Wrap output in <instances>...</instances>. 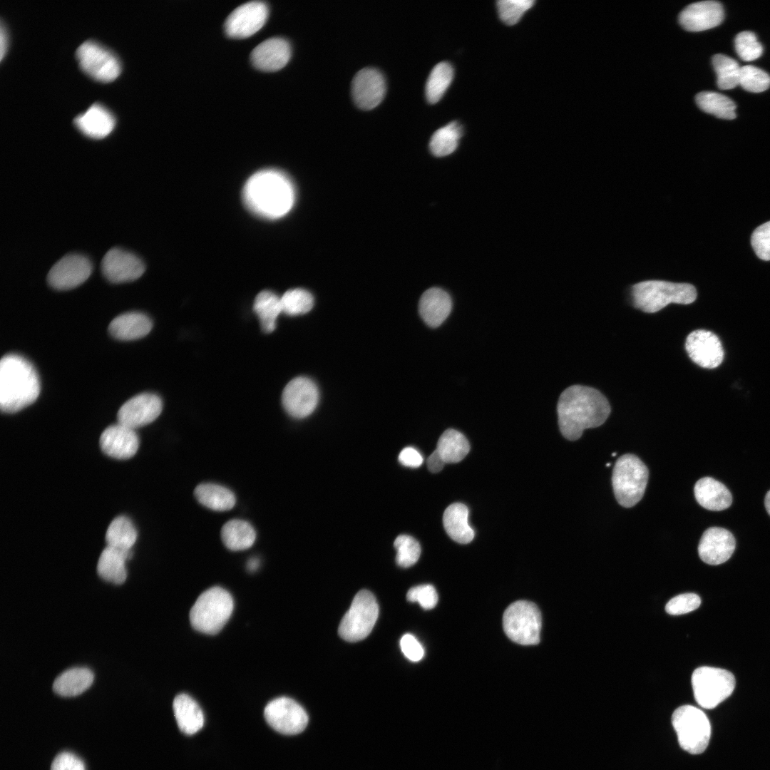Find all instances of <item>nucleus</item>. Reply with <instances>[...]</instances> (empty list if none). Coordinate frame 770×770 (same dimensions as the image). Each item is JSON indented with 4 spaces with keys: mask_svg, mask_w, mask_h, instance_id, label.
Segmentation results:
<instances>
[{
    "mask_svg": "<svg viewBox=\"0 0 770 770\" xmlns=\"http://www.w3.org/2000/svg\"><path fill=\"white\" fill-rule=\"evenodd\" d=\"M648 475L647 466L633 454H625L617 460L612 483L615 498L622 506L632 507L642 499Z\"/></svg>",
    "mask_w": 770,
    "mask_h": 770,
    "instance_id": "obj_6",
    "label": "nucleus"
},
{
    "mask_svg": "<svg viewBox=\"0 0 770 770\" xmlns=\"http://www.w3.org/2000/svg\"><path fill=\"white\" fill-rule=\"evenodd\" d=\"M145 270V265L140 258L119 247L110 249L101 262L102 273L112 283L134 281L143 274Z\"/></svg>",
    "mask_w": 770,
    "mask_h": 770,
    "instance_id": "obj_16",
    "label": "nucleus"
},
{
    "mask_svg": "<svg viewBox=\"0 0 770 770\" xmlns=\"http://www.w3.org/2000/svg\"><path fill=\"white\" fill-rule=\"evenodd\" d=\"M0 31V57L1 59H2L6 51L8 40L6 31L2 24L1 25Z\"/></svg>",
    "mask_w": 770,
    "mask_h": 770,
    "instance_id": "obj_53",
    "label": "nucleus"
},
{
    "mask_svg": "<svg viewBox=\"0 0 770 770\" xmlns=\"http://www.w3.org/2000/svg\"><path fill=\"white\" fill-rule=\"evenodd\" d=\"M610 465H611V463H610L606 464L607 466H610Z\"/></svg>",
    "mask_w": 770,
    "mask_h": 770,
    "instance_id": "obj_57",
    "label": "nucleus"
},
{
    "mask_svg": "<svg viewBox=\"0 0 770 770\" xmlns=\"http://www.w3.org/2000/svg\"><path fill=\"white\" fill-rule=\"evenodd\" d=\"M400 647L406 658L412 662L420 661L424 650L418 640L411 634H405L400 640Z\"/></svg>",
    "mask_w": 770,
    "mask_h": 770,
    "instance_id": "obj_50",
    "label": "nucleus"
},
{
    "mask_svg": "<svg viewBox=\"0 0 770 770\" xmlns=\"http://www.w3.org/2000/svg\"><path fill=\"white\" fill-rule=\"evenodd\" d=\"M735 546L732 533L722 528L712 527L704 532L698 545V553L702 561L717 565L729 559Z\"/></svg>",
    "mask_w": 770,
    "mask_h": 770,
    "instance_id": "obj_20",
    "label": "nucleus"
},
{
    "mask_svg": "<svg viewBox=\"0 0 770 770\" xmlns=\"http://www.w3.org/2000/svg\"><path fill=\"white\" fill-rule=\"evenodd\" d=\"M396 550V563L403 568L414 565L421 555V546L413 537L407 535H399L394 541Z\"/></svg>",
    "mask_w": 770,
    "mask_h": 770,
    "instance_id": "obj_42",
    "label": "nucleus"
},
{
    "mask_svg": "<svg viewBox=\"0 0 770 770\" xmlns=\"http://www.w3.org/2000/svg\"><path fill=\"white\" fill-rule=\"evenodd\" d=\"M74 123L86 135L93 138H102L113 130L115 118L108 109L95 103L78 115Z\"/></svg>",
    "mask_w": 770,
    "mask_h": 770,
    "instance_id": "obj_25",
    "label": "nucleus"
},
{
    "mask_svg": "<svg viewBox=\"0 0 770 770\" xmlns=\"http://www.w3.org/2000/svg\"><path fill=\"white\" fill-rule=\"evenodd\" d=\"M463 135L462 126L453 121L437 130L432 135L429 148L433 155L443 157L451 154L458 147Z\"/></svg>",
    "mask_w": 770,
    "mask_h": 770,
    "instance_id": "obj_38",
    "label": "nucleus"
},
{
    "mask_svg": "<svg viewBox=\"0 0 770 770\" xmlns=\"http://www.w3.org/2000/svg\"><path fill=\"white\" fill-rule=\"evenodd\" d=\"M93 679V673L88 668H71L57 677L53 682V689L62 697H75L88 689Z\"/></svg>",
    "mask_w": 770,
    "mask_h": 770,
    "instance_id": "obj_31",
    "label": "nucleus"
},
{
    "mask_svg": "<svg viewBox=\"0 0 770 770\" xmlns=\"http://www.w3.org/2000/svg\"><path fill=\"white\" fill-rule=\"evenodd\" d=\"M195 496L205 507L215 511H227L235 505L234 493L227 488L213 483H204L195 489Z\"/></svg>",
    "mask_w": 770,
    "mask_h": 770,
    "instance_id": "obj_32",
    "label": "nucleus"
},
{
    "mask_svg": "<svg viewBox=\"0 0 770 770\" xmlns=\"http://www.w3.org/2000/svg\"><path fill=\"white\" fill-rule=\"evenodd\" d=\"M130 551H123L107 546L101 553L97 571L101 578L115 585L123 583L127 578L125 561L130 558Z\"/></svg>",
    "mask_w": 770,
    "mask_h": 770,
    "instance_id": "obj_30",
    "label": "nucleus"
},
{
    "mask_svg": "<svg viewBox=\"0 0 770 770\" xmlns=\"http://www.w3.org/2000/svg\"><path fill=\"white\" fill-rule=\"evenodd\" d=\"M739 85L749 92H763L770 86V76L759 68L744 66L741 67Z\"/></svg>",
    "mask_w": 770,
    "mask_h": 770,
    "instance_id": "obj_43",
    "label": "nucleus"
},
{
    "mask_svg": "<svg viewBox=\"0 0 770 770\" xmlns=\"http://www.w3.org/2000/svg\"><path fill=\"white\" fill-rule=\"evenodd\" d=\"M735 50L743 61H751L759 58L763 53V46L758 41L756 35L745 31L739 33L734 40Z\"/></svg>",
    "mask_w": 770,
    "mask_h": 770,
    "instance_id": "obj_45",
    "label": "nucleus"
},
{
    "mask_svg": "<svg viewBox=\"0 0 770 770\" xmlns=\"http://www.w3.org/2000/svg\"><path fill=\"white\" fill-rule=\"evenodd\" d=\"M385 93V79L376 68H363L353 78L352 97L361 109L371 110L376 107L383 100Z\"/></svg>",
    "mask_w": 770,
    "mask_h": 770,
    "instance_id": "obj_19",
    "label": "nucleus"
},
{
    "mask_svg": "<svg viewBox=\"0 0 770 770\" xmlns=\"http://www.w3.org/2000/svg\"><path fill=\"white\" fill-rule=\"evenodd\" d=\"M92 270V264L88 257L80 254H68L50 269L47 282L57 290L71 289L86 282Z\"/></svg>",
    "mask_w": 770,
    "mask_h": 770,
    "instance_id": "obj_13",
    "label": "nucleus"
},
{
    "mask_svg": "<svg viewBox=\"0 0 770 770\" xmlns=\"http://www.w3.org/2000/svg\"><path fill=\"white\" fill-rule=\"evenodd\" d=\"M533 0H500L497 8L500 19L507 25L518 22L524 13L534 4Z\"/></svg>",
    "mask_w": 770,
    "mask_h": 770,
    "instance_id": "obj_44",
    "label": "nucleus"
},
{
    "mask_svg": "<svg viewBox=\"0 0 770 770\" xmlns=\"http://www.w3.org/2000/svg\"><path fill=\"white\" fill-rule=\"evenodd\" d=\"M764 503H765V507H766V511L768 512V513L770 515V491H769L767 492V493L766 494Z\"/></svg>",
    "mask_w": 770,
    "mask_h": 770,
    "instance_id": "obj_55",
    "label": "nucleus"
},
{
    "mask_svg": "<svg viewBox=\"0 0 770 770\" xmlns=\"http://www.w3.org/2000/svg\"><path fill=\"white\" fill-rule=\"evenodd\" d=\"M692 686L697 704L704 709H713L732 694L735 678L724 669L699 667L692 674Z\"/></svg>",
    "mask_w": 770,
    "mask_h": 770,
    "instance_id": "obj_9",
    "label": "nucleus"
},
{
    "mask_svg": "<svg viewBox=\"0 0 770 770\" xmlns=\"http://www.w3.org/2000/svg\"><path fill=\"white\" fill-rule=\"evenodd\" d=\"M51 770H86L84 763L71 752L63 751L53 759Z\"/></svg>",
    "mask_w": 770,
    "mask_h": 770,
    "instance_id": "obj_49",
    "label": "nucleus"
},
{
    "mask_svg": "<svg viewBox=\"0 0 770 770\" xmlns=\"http://www.w3.org/2000/svg\"><path fill=\"white\" fill-rule=\"evenodd\" d=\"M253 309L262 330L270 333L274 330L277 319L282 312L281 297L270 290L262 291L255 297Z\"/></svg>",
    "mask_w": 770,
    "mask_h": 770,
    "instance_id": "obj_34",
    "label": "nucleus"
},
{
    "mask_svg": "<svg viewBox=\"0 0 770 770\" xmlns=\"http://www.w3.org/2000/svg\"><path fill=\"white\" fill-rule=\"evenodd\" d=\"M686 351L690 359L705 369L719 366L724 359V349L718 337L704 329L692 332L687 337Z\"/></svg>",
    "mask_w": 770,
    "mask_h": 770,
    "instance_id": "obj_18",
    "label": "nucleus"
},
{
    "mask_svg": "<svg viewBox=\"0 0 770 770\" xmlns=\"http://www.w3.org/2000/svg\"><path fill=\"white\" fill-rule=\"evenodd\" d=\"M723 19V6L716 1L691 4L682 10L679 16L681 26L689 31H701L716 27Z\"/></svg>",
    "mask_w": 770,
    "mask_h": 770,
    "instance_id": "obj_22",
    "label": "nucleus"
},
{
    "mask_svg": "<svg viewBox=\"0 0 770 770\" xmlns=\"http://www.w3.org/2000/svg\"><path fill=\"white\" fill-rule=\"evenodd\" d=\"M38 374L24 356L6 354L0 362V408L15 413L33 404L40 393Z\"/></svg>",
    "mask_w": 770,
    "mask_h": 770,
    "instance_id": "obj_3",
    "label": "nucleus"
},
{
    "mask_svg": "<svg viewBox=\"0 0 770 770\" xmlns=\"http://www.w3.org/2000/svg\"><path fill=\"white\" fill-rule=\"evenodd\" d=\"M173 708L178 726L183 733L191 735L202 727V712L196 701L188 694L177 695L173 700Z\"/></svg>",
    "mask_w": 770,
    "mask_h": 770,
    "instance_id": "obj_29",
    "label": "nucleus"
},
{
    "mask_svg": "<svg viewBox=\"0 0 770 770\" xmlns=\"http://www.w3.org/2000/svg\"><path fill=\"white\" fill-rule=\"evenodd\" d=\"M136 540L137 531L133 523L123 515L114 518L106 533L107 546L123 551H130Z\"/></svg>",
    "mask_w": 770,
    "mask_h": 770,
    "instance_id": "obj_36",
    "label": "nucleus"
},
{
    "mask_svg": "<svg viewBox=\"0 0 770 770\" xmlns=\"http://www.w3.org/2000/svg\"><path fill=\"white\" fill-rule=\"evenodd\" d=\"M503 627L505 635L514 642L522 645H537L542 627L540 611L532 602L515 601L505 610Z\"/></svg>",
    "mask_w": 770,
    "mask_h": 770,
    "instance_id": "obj_8",
    "label": "nucleus"
},
{
    "mask_svg": "<svg viewBox=\"0 0 770 770\" xmlns=\"http://www.w3.org/2000/svg\"><path fill=\"white\" fill-rule=\"evenodd\" d=\"M267 16V6L262 1H250L240 5L225 21L226 34L235 38L249 37L263 26Z\"/></svg>",
    "mask_w": 770,
    "mask_h": 770,
    "instance_id": "obj_15",
    "label": "nucleus"
},
{
    "mask_svg": "<svg viewBox=\"0 0 770 770\" xmlns=\"http://www.w3.org/2000/svg\"><path fill=\"white\" fill-rule=\"evenodd\" d=\"M696 103L703 111L723 119L736 117V105L729 97L714 91H703L696 96Z\"/></svg>",
    "mask_w": 770,
    "mask_h": 770,
    "instance_id": "obj_37",
    "label": "nucleus"
},
{
    "mask_svg": "<svg viewBox=\"0 0 770 770\" xmlns=\"http://www.w3.org/2000/svg\"><path fill=\"white\" fill-rule=\"evenodd\" d=\"M163 403L160 398L151 393L138 394L124 403L117 414L118 423L133 429L155 421L160 414Z\"/></svg>",
    "mask_w": 770,
    "mask_h": 770,
    "instance_id": "obj_17",
    "label": "nucleus"
},
{
    "mask_svg": "<svg viewBox=\"0 0 770 770\" xmlns=\"http://www.w3.org/2000/svg\"><path fill=\"white\" fill-rule=\"evenodd\" d=\"M406 599L411 602H419L425 610H431L436 605L438 597L435 587L431 585L426 584L409 589Z\"/></svg>",
    "mask_w": 770,
    "mask_h": 770,
    "instance_id": "obj_47",
    "label": "nucleus"
},
{
    "mask_svg": "<svg viewBox=\"0 0 770 770\" xmlns=\"http://www.w3.org/2000/svg\"><path fill=\"white\" fill-rule=\"evenodd\" d=\"M319 391L310 379L299 376L291 380L284 387L282 402L285 411L297 419L310 415L317 406Z\"/></svg>",
    "mask_w": 770,
    "mask_h": 770,
    "instance_id": "obj_14",
    "label": "nucleus"
},
{
    "mask_svg": "<svg viewBox=\"0 0 770 770\" xmlns=\"http://www.w3.org/2000/svg\"><path fill=\"white\" fill-rule=\"evenodd\" d=\"M712 65L720 89H732L739 85L741 67L736 60L724 54H716L712 58Z\"/></svg>",
    "mask_w": 770,
    "mask_h": 770,
    "instance_id": "obj_40",
    "label": "nucleus"
},
{
    "mask_svg": "<svg viewBox=\"0 0 770 770\" xmlns=\"http://www.w3.org/2000/svg\"><path fill=\"white\" fill-rule=\"evenodd\" d=\"M378 615L379 606L374 595L369 590H360L342 619L338 633L347 642L361 640L371 632Z\"/></svg>",
    "mask_w": 770,
    "mask_h": 770,
    "instance_id": "obj_10",
    "label": "nucleus"
},
{
    "mask_svg": "<svg viewBox=\"0 0 770 770\" xmlns=\"http://www.w3.org/2000/svg\"><path fill=\"white\" fill-rule=\"evenodd\" d=\"M694 496L703 508L719 511L729 508L732 497L729 489L721 482L710 477L700 478L695 483Z\"/></svg>",
    "mask_w": 770,
    "mask_h": 770,
    "instance_id": "obj_26",
    "label": "nucleus"
},
{
    "mask_svg": "<svg viewBox=\"0 0 770 770\" xmlns=\"http://www.w3.org/2000/svg\"><path fill=\"white\" fill-rule=\"evenodd\" d=\"M99 443L104 453L112 458L125 460L136 453L139 438L134 429L118 423L103 431Z\"/></svg>",
    "mask_w": 770,
    "mask_h": 770,
    "instance_id": "obj_21",
    "label": "nucleus"
},
{
    "mask_svg": "<svg viewBox=\"0 0 770 770\" xmlns=\"http://www.w3.org/2000/svg\"><path fill=\"white\" fill-rule=\"evenodd\" d=\"M254 66L264 71H276L289 61L291 48L289 42L279 37L268 38L257 45L251 53Z\"/></svg>",
    "mask_w": 770,
    "mask_h": 770,
    "instance_id": "obj_23",
    "label": "nucleus"
},
{
    "mask_svg": "<svg viewBox=\"0 0 770 770\" xmlns=\"http://www.w3.org/2000/svg\"><path fill=\"white\" fill-rule=\"evenodd\" d=\"M242 197L247 209L255 215L276 219L291 210L294 201V190L284 173L267 169L255 173L248 179L243 188Z\"/></svg>",
    "mask_w": 770,
    "mask_h": 770,
    "instance_id": "obj_2",
    "label": "nucleus"
},
{
    "mask_svg": "<svg viewBox=\"0 0 770 770\" xmlns=\"http://www.w3.org/2000/svg\"><path fill=\"white\" fill-rule=\"evenodd\" d=\"M247 569L250 571L256 570L260 565V560L257 558H252L247 562Z\"/></svg>",
    "mask_w": 770,
    "mask_h": 770,
    "instance_id": "obj_54",
    "label": "nucleus"
},
{
    "mask_svg": "<svg viewBox=\"0 0 770 770\" xmlns=\"http://www.w3.org/2000/svg\"><path fill=\"white\" fill-rule=\"evenodd\" d=\"M672 724L682 749L692 754H701L707 749L711 725L700 709L692 705L677 708L672 716Z\"/></svg>",
    "mask_w": 770,
    "mask_h": 770,
    "instance_id": "obj_7",
    "label": "nucleus"
},
{
    "mask_svg": "<svg viewBox=\"0 0 770 770\" xmlns=\"http://www.w3.org/2000/svg\"><path fill=\"white\" fill-rule=\"evenodd\" d=\"M444 465L445 462L438 451L434 450L427 460L428 470L432 473H438L443 469Z\"/></svg>",
    "mask_w": 770,
    "mask_h": 770,
    "instance_id": "obj_52",
    "label": "nucleus"
},
{
    "mask_svg": "<svg viewBox=\"0 0 770 770\" xmlns=\"http://www.w3.org/2000/svg\"><path fill=\"white\" fill-rule=\"evenodd\" d=\"M399 461L404 466L417 468L422 464L423 459L419 451L409 446L404 448L400 452Z\"/></svg>",
    "mask_w": 770,
    "mask_h": 770,
    "instance_id": "obj_51",
    "label": "nucleus"
},
{
    "mask_svg": "<svg viewBox=\"0 0 770 770\" xmlns=\"http://www.w3.org/2000/svg\"><path fill=\"white\" fill-rule=\"evenodd\" d=\"M224 545L233 551L250 548L256 540V532L246 520L232 519L224 524L221 530Z\"/></svg>",
    "mask_w": 770,
    "mask_h": 770,
    "instance_id": "obj_33",
    "label": "nucleus"
},
{
    "mask_svg": "<svg viewBox=\"0 0 770 770\" xmlns=\"http://www.w3.org/2000/svg\"><path fill=\"white\" fill-rule=\"evenodd\" d=\"M436 450L445 463H453L466 456L470 451V445L463 433L450 428L440 436Z\"/></svg>",
    "mask_w": 770,
    "mask_h": 770,
    "instance_id": "obj_35",
    "label": "nucleus"
},
{
    "mask_svg": "<svg viewBox=\"0 0 770 770\" xmlns=\"http://www.w3.org/2000/svg\"><path fill=\"white\" fill-rule=\"evenodd\" d=\"M701 604L699 595L684 593L672 597L666 605L665 611L672 615H679L697 609Z\"/></svg>",
    "mask_w": 770,
    "mask_h": 770,
    "instance_id": "obj_46",
    "label": "nucleus"
},
{
    "mask_svg": "<svg viewBox=\"0 0 770 770\" xmlns=\"http://www.w3.org/2000/svg\"><path fill=\"white\" fill-rule=\"evenodd\" d=\"M468 515L467 506L461 503L448 505L443 513L444 529L448 536L458 543H469L474 538L475 533L468 523Z\"/></svg>",
    "mask_w": 770,
    "mask_h": 770,
    "instance_id": "obj_28",
    "label": "nucleus"
},
{
    "mask_svg": "<svg viewBox=\"0 0 770 770\" xmlns=\"http://www.w3.org/2000/svg\"><path fill=\"white\" fill-rule=\"evenodd\" d=\"M280 297L282 312L289 316L307 313L314 305L312 294L301 288L289 289Z\"/></svg>",
    "mask_w": 770,
    "mask_h": 770,
    "instance_id": "obj_41",
    "label": "nucleus"
},
{
    "mask_svg": "<svg viewBox=\"0 0 770 770\" xmlns=\"http://www.w3.org/2000/svg\"><path fill=\"white\" fill-rule=\"evenodd\" d=\"M152 326V322L147 315L133 312L114 318L109 324L108 330L118 339L134 340L146 336Z\"/></svg>",
    "mask_w": 770,
    "mask_h": 770,
    "instance_id": "obj_27",
    "label": "nucleus"
},
{
    "mask_svg": "<svg viewBox=\"0 0 770 770\" xmlns=\"http://www.w3.org/2000/svg\"><path fill=\"white\" fill-rule=\"evenodd\" d=\"M231 595L220 587H212L203 592L190 612L192 627L202 633L216 634L225 625L233 611Z\"/></svg>",
    "mask_w": 770,
    "mask_h": 770,
    "instance_id": "obj_5",
    "label": "nucleus"
},
{
    "mask_svg": "<svg viewBox=\"0 0 770 770\" xmlns=\"http://www.w3.org/2000/svg\"><path fill=\"white\" fill-rule=\"evenodd\" d=\"M635 307L647 313L657 312L670 303L689 304L697 298L695 287L688 283L647 280L632 286Z\"/></svg>",
    "mask_w": 770,
    "mask_h": 770,
    "instance_id": "obj_4",
    "label": "nucleus"
},
{
    "mask_svg": "<svg viewBox=\"0 0 770 770\" xmlns=\"http://www.w3.org/2000/svg\"><path fill=\"white\" fill-rule=\"evenodd\" d=\"M453 68L448 62L436 64L430 73L426 84V97L428 103H437L443 96L453 78Z\"/></svg>",
    "mask_w": 770,
    "mask_h": 770,
    "instance_id": "obj_39",
    "label": "nucleus"
},
{
    "mask_svg": "<svg viewBox=\"0 0 770 770\" xmlns=\"http://www.w3.org/2000/svg\"><path fill=\"white\" fill-rule=\"evenodd\" d=\"M751 242L756 255L763 260H770V221L755 229Z\"/></svg>",
    "mask_w": 770,
    "mask_h": 770,
    "instance_id": "obj_48",
    "label": "nucleus"
},
{
    "mask_svg": "<svg viewBox=\"0 0 770 770\" xmlns=\"http://www.w3.org/2000/svg\"><path fill=\"white\" fill-rule=\"evenodd\" d=\"M452 302L443 289L432 287L423 292L419 304V314L424 322L431 327L440 326L449 315Z\"/></svg>",
    "mask_w": 770,
    "mask_h": 770,
    "instance_id": "obj_24",
    "label": "nucleus"
},
{
    "mask_svg": "<svg viewBox=\"0 0 770 770\" xmlns=\"http://www.w3.org/2000/svg\"><path fill=\"white\" fill-rule=\"evenodd\" d=\"M616 455H617V453H613L612 454V456H616Z\"/></svg>",
    "mask_w": 770,
    "mask_h": 770,
    "instance_id": "obj_56",
    "label": "nucleus"
},
{
    "mask_svg": "<svg viewBox=\"0 0 770 770\" xmlns=\"http://www.w3.org/2000/svg\"><path fill=\"white\" fill-rule=\"evenodd\" d=\"M268 724L277 732L287 735L301 733L308 723L304 708L294 699L282 697L271 701L264 710Z\"/></svg>",
    "mask_w": 770,
    "mask_h": 770,
    "instance_id": "obj_12",
    "label": "nucleus"
},
{
    "mask_svg": "<svg viewBox=\"0 0 770 770\" xmlns=\"http://www.w3.org/2000/svg\"><path fill=\"white\" fill-rule=\"evenodd\" d=\"M76 58L81 69L92 78L101 81H111L120 72L117 57L106 48L92 41L81 44Z\"/></svg>",
    "mask_w": 770,
    "mask_h": 770,
    "instance_id": "obj_11",
    "label": "nucleus"
},
{
    "mask_svg": "<svg viewBox=\"0 0 770 770\" xmlns=\"http://www.w3.org/2000/svg\"><path fill=\"white\" fill-rule=\"evenodd\" d=\"M610 410L607 399L598 390L582 385L571 386L563 391L558 399L560 431L565 438L578 440L585 429L604 423Z\"/></svg>",
    "mask_w": 770,
    "mask_h": 770,
    "instance_id": "obj_1",
    "label": "nucleus"
}]
</instances>
